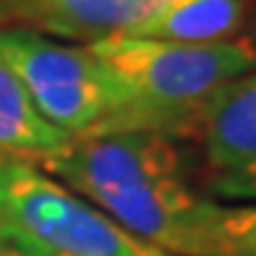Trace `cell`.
<instances>
[{
	"instance_id": "cell-6",
	"label": "cell",
	"mask_w": 256,
	"mask_h": 256,
	"mask_svg": "<svg viewBox=\"0 0 256 256\" xmlns=\"http://www.w3.org/2000/svg\"><path fill=\"white\" fill-rule=\"evenodd\" d=\"M202 146L204 162L217 172H230L256 160V68L209 94L186 134Z\"/></svg>"
},
{
	"instance_id": "cell-9",
	"label": "cell",
	"mask_w": 256,
	"mask_h": 256,
	"mask_svg": "<svg viewBox=\"0 0 256 256\" xmlns=\"http://www.w3.org/2000/svg\"><path fill=\"white\" fill-rule=\"evenodd\" d=\"M196 256H256V202L217 204L209 199Z\"/></svg>"
},
{
	"instance_id": "cell-2",
	"label": "cell",
	"mask_w": 256,
	"mask_h": 256,
	"mask_svg": "<svg viewBox=\"0 0 256 256\" xmlns=\"http://www.w3.org/2000/svg\"><path fill=\"white\" fill-rule=\"evenodd\" d=\"M86 48L112 92L110 112L94 134L183 136L194 112L217 86L256 68V37L186 44L112 34Z\"/></svg>"
},
{
	"instance_id": "cell-5",
	"label": "cell",
	"mask_w": 256,
	"mask_h": 256,
	"mask_svg": "<svg viewBox=\"0 0 256 256\" xmlns=\"http://www.w3.org/2000/svg\"><path fill=\"white\" fill-rule=\"evenodd\" d=\"M160 0H0V29L89 44L120 34Z\"/></svg>"
},
{
	"instance_id": "cell-1",
	"label": "cell",
	"mask_w": 256,
	"mask_h": 256,
	"mask_svg": "<svg viewBox=\"0 0 256 256\" xmlns=\"http://www.w3.org/2000/svg\"><path fill=\"white\" fill-rule=\"evenodd\" d=\"M40 165L134 236L172 256H196L209 199L191 188L183 154L170 136L152 131L76 136Z\"/></svg>"
},
{
	"instance_id": "cell-11",
	"label": "cell",
	"mask_w": 256,
	"mask_h": 256,
	"mask_svg": "<svg viewBox=\"0 0 256 256\" xmlns=\"http://www.w3.org/2000/svg\"><path fill=\"white\" fill-rule=\"evenodd\" d=\"M0 256H10V254L6 251V246H3V243H0Z\"/></svg>"
},
{
	"instance_id": "cell-4",
	"label": "cell",
	"mask_w": 256,
	"mask_h": 256,
	"mask_svg": "<svg viewBox=\"0 0 256 256\" xmlns=\"http://www.w3.org/2000/svg\"><path fill=\"white\" fill-rule=\"evenodd\" d=\"M0 60L42 118L71 138L94 134L108 118L110 81L86 44H66L29 29H0Z\"/></svg>"
},
{
	"instance_id": "cell-3",
	"label": "cell",
	"mask_w": 256,
	"mask_h": 256,
	"mask_svg": "<svg viewBox=\"0 0 256 256\" xmlns=\"http://www.w3.org/2000/svg\"><path fill=\"white\" fill-rule=\"evenodd\" d=\"M0 243L10 256H172L18 157H0Z\"/></svg>"
},
{
	"instance_id": "cell-10",
	"label": "cell",
	"mask_w": 256,
	"mask_h": 256,
	"mask_svg": "<svg viewBox=\"0 0 256 256\" xmlns=\"http://www.w3.org/2000/svg\"><path fill=\"white\" fill-rule=\"evenodd\" d=\"M209 191L228 202H256V160L238 170L212 176Z\"/></svg>"
},
{
	"instance_id": "cell-8",
	"label": "cell",
	"mask_w": 256,
	"mask_h": 256,
	"mask_svg": "<svg viewBox=\"0 0 256 256\" xmlns=\"http://www.w3.org/2000/svg\"><path fill=\"white\" fill-rule=\"evenodd\" d=\"M68 142L71 136L42 118L21 81L0 60V157L42 162Z\"/></svg>"
},
{
	"instance_id": "cell-7",
	"label": "cell",
	"mask_w": 256,
	"mask_h": 256,
	"mask_svg": "<svg viewBox=\"0 0 256 256\" xmlns=\"http://www.w3.org/2000/svg\"><path fill=\"white\" fill-rule=\"evenodd\" d=\"M248 21V0H160L144 18L120 32L123 37L162 42H225L236 40Z\"/></svg>"
}]
</instances>
